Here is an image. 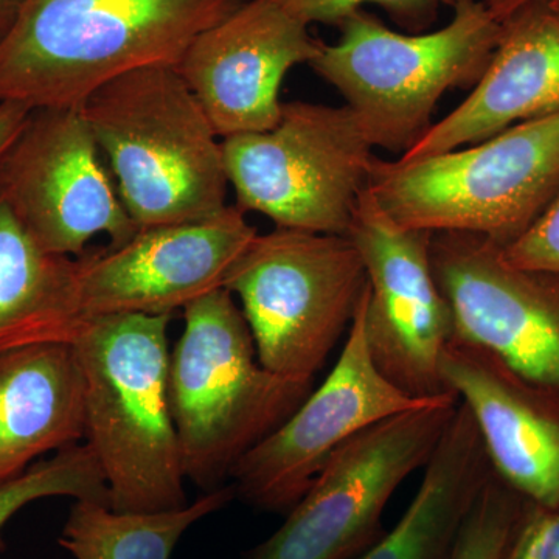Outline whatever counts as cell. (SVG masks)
<instances>
[{"label":"cell","instance_id":"8fae6325","mask_svg":"<svg viewBox=\"0 0 559 559\" xmlns=\"http://www.w3.org/2000/svg\"><path fill=\"white\" fill-rule=\"evenodd\" d=\"M364 299L366 290L326 380L235 466L230 479L235 498L261 511L288 513L349 440L384 419L440 399H412L374 366Z\"/></svg>","mask_w":559,"mask_h":559},{"label":"cell","instance_id":"8992f818","mask_svg":"<svg viewBox=\"0 0 559 559\" xmlns=\"http://www.w3.org/2000/svg\"><path fill=\"white\" fill-rule=\"evenodd\" d=\"M559 187V112L423 159L373 157L369 189L401 226L480 235L506 248Z\"/></svg>","mask_w":559,"mask_h":559},{"label":"cell","instance_id":"4316f807","mask_svg":"<svg viewBox=\"0 0 559 559\" xmlns=\"http://www.w3.org/2000/svg\"><path fill=\"white\" fill-rule=\"evenodd\" d=\"M32 109L13 102H0V159L27 123Z\"/></svg>","mask_w":559,"mask_h":559},{"label":"cell","instance_id":"30bf717a","mask_svg":"<svg viewBox=\"0 0 559 559\" xmlns=\"http://www.w3.org/2000/svg\"><path fill=\"white\" fill-rule=\"evenodd\" d=\"M347 237L366 267L364 316L374 366L412 399L451 393L441 358L455 337L454 316L433 274L432 234L401 226L367 187Z\"/></svg>","mask_w":559,"mask_h":559},{"label":"cell","instance_id":"5b68a950","mask_svg":"<svg viewBox=\"0 0 559 559\" xmlns=\"http://www.w3.org/2000/svg\"><path fill=\"white\" fill-rule=\"evenodd\" d=\"M452 10L440 31L409 35L356 11L341 22V39L322 44L308 64L341 92L373 148L403 156L432 127L444 92L484 75L502 24L484 0H460Z\"/></svg>","mask_w":559,"mask_h":559},{"label":"cell","instance_id":"ffe728a7","mask_svg":"<svg viewBox=\"0 0 559 559\" xmlns=\"http://www.w3.org/2000/svg\"><path fill=\"white\" fill-rule=\"evenodd\" d=\"M75 260L33 240L0 183V355L32 345L72 342L79 322L70 304Z\"/></svg>","mask_w":559,"mask_h":559},{"label":"cell","instance_id":"9a60e30c","mask_svg":"<svg viewBox=\"0 0 559 559\" xmlns=\"http://www.w3.org/2000/svg\"><path fill=\"white\" fill-rule=\"evenodd\" d=\"M322 44L274 0H246L202 32L176 69L218 138L227 139L274 128L283 80L296 66L310 64Z\"/></svg>","mask_w":559,"mask_h":559},{"label":"cell","instance_id":"d6986e66","mask_svg":"<svg viewBox=\"0 0 559 559\" xmlns=\"http://www.w3.org/2000/svg\"><path fill=\"white\" fill-rule=\"evenodd\" d=\"M491 474L468 407L457 404L417 495L395 527L356 559H448L463 521Z\"/></svg>","mask_w":559,"mask_h":559},{"label":"cell","instance_id":"ac0fdd59","mask_svg":"<svg viewBox=\"0 0 559 559\" xmlns=\"http://www.w3.org/2000/svg\"><path fill=\"white\" fill-rule=\"evenodd\" d=\"M83 439V377L72 345L0 355V485Z\"/></svg>","mask_w":559,"mask_h":559},{"label":"cell","instance_id":"44dd1931","mask_svg":"<svg viewBox=\"0 0 559 559\" xmlns=\"http://www.w3.org/2000/svg\"><path fill=\"white\" fill-rule=\"evenodd\" d=\"M234 499L230 485L183 509L157 513H120L105 503L75 500L58 543L75 559H170L191 525Z\"/></svg>","mask_w":559,"mask_h":559},{"label":"cell","instance_id":"52a82bcc","mask_svg":"<svg viewBox=\"0 0 559 559\" xmlns=\"http://www.w3.org/2000/svg\"><path fill=\"white\" fill-rule=\"evenodd\" d=\"M264 369L314 382L348 333L367 274L347 235L277 229L255 235L227 274Z\"/></svg>","mask_w":559,"mask_h":559},{"label":"cell","instance_id":"cb8c5ba5","mask_svg":"<svg viewBox=\"0 0 559 559\" xmlns=\"http://www.w3.org/2000/svg\"><path fill=\"white\" fill-rule=\"evenodd\" d=\"M290 16L311 24L337 25L367 3L381 7L390 20L409 33H425L443 7L454 9L460 0H274Z\"/></svg>","mask_w":559,"mask_h":559},{"label":"cell","instance_id":"7402d4cb","mask_svg":"<svg viewBox=\"0 0 559 559\" xmlns=\"http://www.w3.org/2000/svg\"><path fill=\"white\" fill-rule=\"evenodd\" d=\"M58 496L109 506L108 485L90 444L76 443L55 452L0 485V549L2 530L17 511L35 500Z\"/></svg>","mask_w":559,"mask_h":559},{"label":"cell","instance_id":"ba28073f","mask_svg":"<svg viewBox=\"0 0 559 559\" xmlns=\"http://www.w3.org/2000/svg\"><path fill=\"white\" fill-rule=\"evenodd\" d=\"M242 212L282 229L347 235L369 187L373 145L348 106L283 103L274 128L223 139Z\"/></svg>","mask_w":559,"mask_h":559},{"label":"cell","instance_id":"2e32d148","mask_svg":"<svg viewBox=\"0 0 559 559\" xmlns=\"http://www.w3.org/2000/svg\"><path fill=\"white\" fill-rule=\"evenodd\" d=\"M441 377L468 407L492 473L525 502L559 509V395L457 340L441 358Z\"/></svg>","mask_w":559,"mask_h":559},{"label":"cell","instance_id":"484cf974","mask_svg":"<svg viewBox=\"0 0 559 559\" xmlns=\"http://www.w3.org/2000/svg\"><path fill=\"white\" fill-rule=\"evenodd\" d=\"M502 559H559V509L525 502Z\"/></svg>","mask_w":559,"mask_h":559},{"label":"cell","instance_id":"5bb4252c","mask_svg":"<svg viewBox=\"0 0 559 559\" xmlns=\"http://www.w3.org/2000/svg\"><path fill=\"white\" fill-rule=\"evenodd\" d=\"M430 259L454 316V340L559 395L558 275L513 266L498 242L462 231L432 234Z\"/></svg>","mask_w":559,"mask_h":559},{"label":"cell","instance_id":"7c38bea8","mask_svg":"<svg viewBox=\"0 0 559 559\" xmlns=\"http://www.w3.org/2000/svg\"><path fill=\"white\" fill-rule=\"evenodd\" d=\"M0 183L33 240L53 255L81 257L97 235L117 246L139 230L79 109L32 110L0 159Z\"/></svg>","mask_w":559,"mask_h":559},{"label":"cell","instance_id":"4fadbf2b","mask_svg":"<svg viewBox=\"0 0 559 559\" xmlns=\"http://www.w3.org/2000/svg\"><path fill=\"white\" fill-rule=\"evenodd\" d=\"M246 213L227 205L198 223L139 229L130 240L75 260L70 304L79 326L110 316H173L224 288L255 238Z\"/></svg>","mask_w":559,"mask_h":559},{"label":"cell","instance_id":"6da1fadb","mask_svg":"<svg viewBox=\"0 0 559 559\" xmlns=\"http://www.w3.org/2000/svg\"><path fill=\"white\" fill-rule=\"evenodd\" d=\"M246 0H25L0 43V102L79 109L108 81L178 66Z\"/></svg>","mask_w":559,"mask_h":559},{"label":"cell","instance_id":"f1b7e54d","mask_svg":"<svg viewBox=\"0 0 559 559\" xmlns=\"http://www.w3.org/2000/svg\"><path fill=\"white\" fill-rule=\"evenodd\" d=\"M24 2L25 0H0V43L9 35Z\"/></svg>","mask_w":559,"mask_h":559},{"label":"cell","instance_id":"e0dca14e","mask_svg":"<svg viewBox=\"0 0 559 559\" xmlns=\"http://www.w3.org/2000/svg\"><path fill=\"white\" fill-rule=\"evenodd\" d=\"M500 24L498 47L469 97L432 123L401 159L463 148L514 124L559 112L557 11L549 0H533Z\"/></svg>","mask_w":559,"mask_h":559},{"label":"cell","instance_id":"f546056e","mask_svg":"<svg viewBox=\"0 0 559 559\" xmlns=\"http://www.w3.org/2000/svg\"><path fill=\"white\" fill-rule=\"evenodd\" d=\"M549 3L551 9L557 11V13L559 14V0H549Z\"/></svg>","mask_w":559,"mask_h":559},{"label":"cell","instance_id":"603a6c76","mask_svg":"<svg viewBox=\"0 0 559 559\" xmlns=\"http://www.w3.org/2000/svg\"><path fill=\"white\" fill-rule=\"evenodd\" d=\"M524 506L525 500L491 469L448 559H502Z\"/></svg>","mask_w":559,"mask_h":559},{"label":"cell","instance_id":"d4e9b609","mask_svg":"<svg viewBox=\"0 0 559 559\" xmlns=\"http://www.w3.org/2000/svg\"><path fill=\"white\" fill-rule=\"evenodd\" d=\"M502 250L513 266L559 277V187L538 218Z\"/></svg>","mask_w":559,"mask_h":559},{"label":"cell","instance_id":"277c9868","mask_svg":"<svg viewBox=\"0 0 559 559\" xmlns=\"http://www.w3.org/2000/svg\"><path fill=\"white\" fill-rule=\"evenodd\" d=\"M183 320L168 367L171 415L186 479L212 492L227 487L235 466L299 409L314 382L261 366L229 289L193 301Z\"/></svg>","mask_w":559,"mask_h":559},{"label":"cell","instance_id":"7a4b0ae2","mask_svg":"<svg viewBox=\"0 0 559 559\" xmlns=\"http://www.w3.org/2000/svg\"><path fill=\"white\" fill-rule=\"evenodd\" d=\"M171 318L94 319L70 342L83 377L84 440L120 513L189 506L168 393Z\"/></svg>","mask_w":559,"mask_h":559},{"label":"cell","instance_id":"83f0119b","mask_svg":"<svg viewBox=\"0 0 559 559\" xmlns=\"http://www.w3.org/2000/svg\"><path fill=\"white\" fill-rule=\"evenodd\" d=\"M484 2L489 13L499 22H503L509 20L511 14L516 13V11L532 3L533 0H484Z\"/></svg>","mask_w":559,"mask_h":559},{"label":"cell","instance_id":"9c48e42d","mask_svg":"<svg viewBox=\"0 0 559 559\" xmlns=\"http://www.w3.org/2000/svg\"><path fill=\"white\" fill-rule=\"evenodd\" d=\"M457 404L447 393L349 440L248 559H356L370 549L384 535L382 514L393 492L428 465Z\"/></svg>","mask_w":559,"mask_h":559},{"label":"cell","instance_id":"3957f363","mask_svg":"<svg viewBox=\"0 0 559 559\" xmlns=\"http://www.w3.org/2000/svg\"><path fill=\"white\" fill-rule=\"evenodd\" d=\"M79 110L139 229L198 223L227 207L223 142L176 66L123 73Z\"/></svg>","mask_w":559,"mask_h":559}]
</instances>
